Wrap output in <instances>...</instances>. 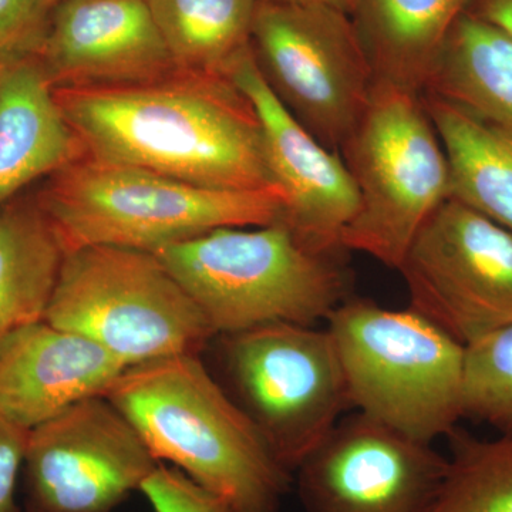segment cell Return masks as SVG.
I'll use <instances>...</instances> for the list:
<instances>
[{
	"instance_id": "6da1fadb",
	"label": "cell",
	"mask_w": 512,
	"mask_h": 512,
	"mask_svg": "<svg viewBox=\"0 0 512 512\" xmlns=\"http://www.w3.org/2000/svg\"><path fill=\"white\" fill-rule=\"evenodd\" d=\"M55 94L89 156L214 190L278 188L254 104L229 76L177 70L154 82Z\"/></svg>"
},
{
	"instance_id": "7a4b0ae2",
	"label": "cell",
	"mask_w": 512,
	"mask_h": 512,
	"mask_svg": "<svg viewBox=\"0 0 512 512\" xmlns=\"http://www.w3.org/2000/svg\"><path fill=\"white\" fill-rule=\"evenodd\" d=\"M107 400L160 463L220 495L232 512H279L293 474L200 355L127 367Z\"/></svg>"
},
{
	"instance_id": "3957f363",
	"label": "cell",
	"mask_w": 512,
	"mask_h": 512,
	"mask_svg": "<svg viewBox=\"0 0 512 512\" xmlns=\"http://www.w3.org/2000/svg\"><path fill=\"white\" fill-rule=\"evenodd\" d=\"M346 254L316 247L282 218L212 229L154 252L217 336L268 323L326 322L352 296Z\"/></svg>"
},
{
	"instance_id": "277c9868",
	"label": "cell",
	"mask_w": 512,
	"mask_h": 512,
	"mask_svg": "<svg viewBox=\"0 0 512 512\" xmlns=\"http://www.w3.org/2000/svg\"><path fill=\"white\" fill-rule=\"evenodd\" d=\"M64 252L119 247L154 252L222 227L279 220V188L214 190L84 154L50 175L36 198Z\"/></svg>"
},
{
	"instance_id": "5b68a950",
	"label": "cell",
	"mask_w": 512,
	"mask_h": 512,
	"mask_svg": "<svg viewBox=\"0 0 512 512\" xmlns=\"http://www.w3.org/2000/svg\"><path fill=\"white\" fill-rule=\"evenodd\" d=\"M350 406L423 443L463 419L466 346L413 308L350 296L326 320Z\"/></svg>"
},
{
	"instance_id": "8992f818",
	"label": "cell",
	"mask_w": 512,
	"mask_h": 512,
	"mask_svg": "<svg viewBox=\"0 0 512 512\" xmlns=\"http://www.w3.org/2000/svg\"><path fill=\"white\" fill-rule=\"evenodd\" d=\"M359 205L340 244L399 271L431 215L448 200V163L423 94L376 79L340 150Z\"/></svg>"
},
{
	"instance_id": "52a82bcc",
	"label": "cell",
	"mask_w": 512,
	"mask_h": 512,
	"mask_svg": "<svg viewBox=\"0 0 512 512\" xmlns=\"http://www.w3.org/2000/svg\"><path fill=\"white\" fill-rule=\"evenodd\" d=\"M45 320L93 340L124 366L200 355L217 338L204 313L151 252H64Z\"/></svg>"
},
{
	"instance_id": "ba28073f",
	"label": "cell",
	"mask_w": 512,
	"mask_h": 512,
	"mask_svg": "<svg viewBox=\"0 0 512 512\" xmlns=\"http://www.w3.org/2000/svg\"><path fill=\"white\" fill-rule=\"evenodd\" d=\"M231 397L295 473L352 409L328 328L268 323L217 336Z\"/></svg>"
},
{
	"instance_id": "9c48e42d",
	"label": "cell",
	"mask_w": 512,
	"mask_h": 512,
	"mask_svg": "<svg viewBox=\"0 0 512 512\" xmlns=\"http://www.w3.org/2000/svg\"><path fill=\"white\" fill-rule=\"evenodd\" d=\"M251 49L276 99L320 144L340 153L376 84L353 16L325 5L258 0Z\"/></svg>"
},
{
	"instance_id": "30bf717a",
	"label": "cell",
	"mask_w": 512,
	"mask_h": 512,
	"mask_svg": "<svg viewBox=\"0 0 512 512\" xmlns=\"http://www.w3.org/2000/svg\"><path fill=\"white\" fill-rule=\"evenodd\" d=\"M399 272L410 308L464 346L512 326V232L460 202L431 215Z\"/></svg>"
},
{
	"instance_id": "8fae6325",
	"label": "cell",
	"mask_w": 512,
	"mask_h": 512,
	"mask_svg": "<svg viewBox=\"0 0 512 512\" xmlns=\"http://www.w3.org/2000/svg\"><path fill=\"white\" fill-rule=\"evenodd\" d=\"M158 464L106 396L90 397L29 431L23 512H114Z\"/></svg>"
},
{
	"instance_id": "7c38bea8",
	"label": "cell",
	"mask_w": 512,
	"mask_h": 512,
	"mask_svg": "<svg viewBox=\"0 0 512 512\" xmlns=\"http://www.w3.org/2000/svg\"><path fill=\"white\" fill-rule=\"evenodd\" d=\"M447 456L360 412L343 416L293 473L306 512H429Z\"/></svg>"
},
{
	"instance_id": "4fadbf2b",
	"label": "cell",
	"mask_w": 512,
	"mask_h": 512,
	"mask_svg": "<svg viewBox=\"0 0 512 512\" xmlns=\"http://www.w3.org/2000/svg\"><path fill=\"white\" fill-rule=\"evenodd\" d=\"M229 77L247 94L261 121L269 173L285 198L282 220L316 247L343 249L340 238L359 205L345 161L320 144L276 99L251 47Z\"/></svg>"
},
{
	"instance_id": "5bb4252c",
	"label": "cell",
	"mask_w": 512,
	"mask_h": 512,
	"mask_svg": "<svg viewBox=\"0 0 512 512\" xmlns=\"http://www.w3.org/2000/svg\"><path fill=\"white\" fill-rule=\"evenodd\" d=\"M39 60L55 89L148 83L178 70L147 0H62Z\"/></svg>"
},
{
	"instance_id": "9a60e30c",
	"label": "cell",
	"mask_w": 512,
	"mask_h": 512,
	"mask_svg": "<svg viewBox=\"0 0 512 512\" xmlns=\"http://www.w3.org/2000/svg\"><path fill=\"white\" fill-rule=\"evenodd\" d=\"M124 370L93 340L37 320L0 342V410L32 430L74 404L106 396Z\"/></svg>"
},
{
	"instance_id": "2e32d148",
	"label": "cell",
	"mask_w": 512,
	"mask_h": 512,
	"mask_svg": "<svg viewBox=\"0 0 512 512\" xmlns=\"http://www.w3.org/2000/svg\"><path fill=\"white\" fill-rule=\"evenodd\" d=\"M84 154L39 57L0 64V208Z\"/></svg>"
},
{
	"instance_id": "e0dca14e",
	"label": "cell",
	"mask_w": 512,
	"mask_h": 512,
	"mask_svg": "<svg viewBox=\"0 0 512 512\" xmlns=\"http://www.w3.org/2000/svg\"><path fill=\"white\" fill-rule=\"evenodd\" d=\"M421 93L512 131V37L466 10L448 32Z\"/></svg>"
},
{
	"instance_id": "ac0fdd59",
	"label": "cell",
	"mask_w": 512,
	"mask_h": 512,
	"mask_svg": "<svg viewBox=\"0 0 512 512\" xmlns=\"http://www.w3.org/2000/svg\"><path fill=\"white\" fill-rule=\"evenodd\" d=\"M423 100L446 153L448 200L512 232V131L437 97Z\"/></svg>"
},
{
	"instance_id": "d6986e66",
	"label": "cell",
	"mask_w": 512,
	"mask_h": 512,
	"mask_svg": "<svg viewBox=\"0 0 512 512\" xmlns=\"http://www.w3.org/2000/svg\"><path fill=\"white\" fill-rule=\"evenodd\" d=\"M471 0H359L353 19L376 79L423 90L431 64Z\"/></svg>"
},
{
	"instance_id": "ffe728a7",
	"label": "cell",
	"mask_w": 512,
	"mask_h": 512,
	"mask_svg": "<svg viewBox=\"0 0 512 512\" xmlns=\"http://www.w3.org/2000/svg\"><path fill=\"white\" fill-rule=\"evenodd\" d=\"M64 249L39 202L0 208V342L45 319Z\"/></svg>"
},
{
	"instance_id": "44dd1931",
	"label": "cell",
	"mask_w": 512,
	"mask_h": 512,
	"mask_svg": "<svg viewBox=\"0 0 512 512\" xmlns=\"http://www.w3.org/2000/svg\"><path fill=\"white\" fill-rule=\"evenodd\" d=\"M178 70L229 76L251 47L258 0H147Z\"/></svg>"
},
{
	"instance_id": "7402d4cb",
	"label": "cell",
	"mask_w": 512,
	"mask_h": 512,
	"mask_svg": "<svg viewBox=\"0 0 512 512\" xmlns=\"http://www.w3.org/2000/svg\"><path fill=\"white\" fill-rule=\"evenodd\" d=\"M447 439L446 474L429 512H512V436L477 439L457 427Z\"/></svg>"
},
{
	"instance_id": "603a6c76",
	"label": "cell",
	"mask_w": 512,
	"mask_h": 512,
	"mask_svg": "<svg viewBox=\"0 0 512 512\" xmlns=\"http://www.w3.org/2000/svg\"><path fill=\"white\" fill-rule=\"evenodd\" d=\"M463 413L512 436V326L466 346Z\"/></svg>"
},
{
	"instance_id": "cb8c5ba5",
	"label": "cell",
	"mask_w": 512,
	"mask_h": 512,
	"mask_svg": "<svg viewBox=\"0 0 512 512\" xmlns=\"http://www.w3.org/2000/svg\"><path fill=\"white\" fill-rule=\"evenodd\" d=\"M52 10L45 0H0V64L39 57Z\"/></svg>"
},
{
	"instance_id": "d4e9b609",
	"label": "cell",
	"mask_w": 512,
	"mask_h": 512,
	"mask_svg": "<svg viewBox=\"0 0 512 512\" xmlns=\"http://www.w3.org/2000/svg\"><path fill=\"white\" fill-rule=\"evenodd\" d=\"M154 512H232L220 495L192 481L183 471L160 463L141 485Z\"/></svg>"
},
{
	"instance_id": "484cf974",
	"label": "cell",
	"mask_w": 512,
	"mask_h": 512,
	"mask_svg": "<svg viewBox=\"0 0 512 512\" xmlns=\"http://www.w3.org/2000/svg\"><path fill=\"white\" fill-rule=\"evenodd\" d=\"M29 431L0 410V512H23L16 487L25 464Z\"/></svg>"
},
{
	"instance_id": "4316f807",
	"label": "cell",
	"mask_w": 512,
	"mask_h": 512,
	"mask_svg": "<svg viewBox=\"0 0 512 512\" xmlns=\"http://www.w3.org/2000/svg\"><path fill=\"white\" fill-rule=\"evenodd\" d=\"M467 12L512 37V0H471Z\"/></svg>"
},
{
	"instance_id": "83f0119b",
	"label": "cell",
	"mask_w": 512,
	"mask_h": 512,
	"mask_svg": "<svg viewBox=\"0 0 512 512\" xmlns=\"http://www.w3.org/2000/svg\"><path fill=\"white\" fill-rule=\"evenodd\" d=\"M265 2L295 3V5H325L355 15L359 0H265Z\"/></svg>"
},
{
	"instance_id": "f1b7e54d",
	"label": "cell",
	"mask_w": 512,
	"mask_h": 512,
	"mask_svg": "<svg viewBox=\"0 0 512 512\" xmlns=\"http://www.w3.org/2000/svg\"><path fill=\"white\" fill-rule=\"evenodd\" d=\"M45 2L47 3V5L52 6V8H55L57 3L62 2V0H45Z\"/></svg>"
}]
</instances>
